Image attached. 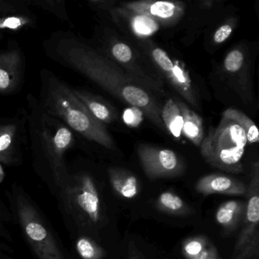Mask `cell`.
Returning <instances> with one entry per match:
<instances>
[{
    "mask_svg": "<svg viewBox=\"0 0 259 259\" xmlns=\"http://www.w3.org/2000/svg\"><path fill=\"white\" fill-rule=\"evenodd\" d=\"M153 60L159 66L165 76L169 79L176 90L188 102L197 107L196 95L192 87V81L184 68L180 66L179 62H174L166 52L160 48H155L151 53Z\"/></svg>",
    "mask_w": 259,
    "mask_h": 259,
    "instance_id": "30bf717a",
    "label": "cell"
},
{
    "mask_svg": "<svg viewBox=\"0 0 259 259\" xmlns=\"http://www.w3.org/2000/svg\"><path fill=\"white\" fill-rule=\"evenodd\" d=\"M16 213L25 238L39 259H66L46 223L25 195L16 198Z\"/></svg>",
    "mask_w": 259,
    "mask_h": 259,
    "instance_id": "8992f818",
    "label": "cell"
},
{
    "mask_svg": "<svg viewBox=\"0 0 259 259\" xmlns=\"http://www.w3.org/2000/svg\"><path fill=\"white\" fill-rule=\"evenodd\" d=\"M220 259V258H219Z\"/></svg>",
    "mask_w": 259,
    "mask_h": 259,
    "instance_id": "d6a6232c",
    "label": "cell"
},
{
    "mask_svg": "<svg viewBox=\"0 0 259 259\" xmlns=\"http://www.w3.org/2000/svg\"><path fill=\"white\" fill-rule=\"evenodd\" d=\"M124 10L137 16H145L162 24L175 23L184 14L185 5L180 2L143 0L124 4Z\"/></svg>",
    "mask_w": 259,
    "mask_h": 259,
    "instance_id": "9c48e42d",
    "label": "cell"
},
{
    "mask_svg": "<svg viewBox=\"0 0 259 259\" xmlns=\"http://www.w3.org/2000/svg\"><path fill=\"white\" fill-rule=\"evenodd\" d=\"M232 31H233V28L230 25H223L217 30L214 35H213V40L216 43H223L230 37Z\"/></svg>",
    "mask_w": 259,
    "mask_h": 259,
    "instance_id": "f1b7e54d",
    "label": "cell"
},
{
    "mask_svg": "<svg viewBox=\"0 0 259 259\" xmlns=\"http://www.w3.org/2000/svg\"><path fill=\"white\" fill-rule=\"evenodd\" d=\"M20 140V128L17 122H0V163L7 165L17 163Z\"/></svg>",
    "mask_w": 259,
    "mask_h": 259,
    "instance_id": "4fadbf2b",
    "label": "cell"
},
{
    "mask_svg": "<svg viewBox=\"0 0 259 259\" xmlns=\"http://www.w3.org/2000/svg\"><path fill=\"white\" fill-rule=\"evenodd\" d=\"M61 189L65 207L77 221L94 225L101 221V199L90 176L69 175Z\"/></svg>",
    "mask_w": 259,
    "mask_h": 259,
    "instance_id": "5b68a950",
    "label": "cell"
},
{
    "mask_svg": "<svg viewBox=\"0 0 259 259\" xmlns=\"http://www.w3.org/2000/svg\"><path fill=\"white\" fill-rule=\"evenodd\" d=\"M75 248L81 259H103L105 255L104 250L87 236L77 239Z\"/></svg>",
    "mask_w": 259,
    "mask_h": 259,
    "instance_id": "7402d4cb",
    "label": "cell"
},
{
    "mask_svg": "<svg viewBox=\"0 0 259 259\" xmlns=\"http://www.w3.org/2000/svg\"><path fill=\"white\" fill-rule=\"evenodd\" d=\"M197 192L203 195L223 194L242 195L246 193L245 185L233 177L222 174H210L198 180L195 186Z\"/></svg>",
    "mask_w": 259,
    "mask_h": 259,
    "instance_id": "7c38bea8",
    "label": "cell"
},
{
    "mask_svg": "<svg viewBox=\"0 0 259 259\" xmlns=\"http://www.w3.org/2000/svg\"><path fill=\"white\" fill-rule=\"evenodd\" d=\"M28 130L34 155L44 160L57 186L69 177L64 156L75 144L72 130L64 122L47 113L33 95L28 97Z\"/></svg>",
    "mask_w": 259,
    "mask_h": 259,
    "instance_id": "3957f363",
    "label": "cell"
},
{
    "mask_svg": "<svg viewBox=\"0 0 259 259\" xmlns=\"http://www.w3.org/2000/svg\"><path fill=\"white\" fill-rule=\"evenodd\" d=\"M72 92L90 113L103 124L110 123L114 119L111 109L101 98L79 89H72Z\"/></svg>",
    "mask_w": 259,
    "mask_h": 259,
    "instance_id": "2e32d148",
    "label": "cell"
},
{
    "mask_svg": "<svg viewBox=\"0 0 259 259\" xmlns=\"http://www.w3.org/2000/svg\"><path fill=\"white\" fill-rule=\"evenodd\" d=\"M40 78L39 104L47 113L60 119L85 139L107 149L115 150L114 141L104 124L90 113L72 89L46 69L40 72Z\"/></svg>",
    "mask_w": 259,
    "mask_h": 259,
    "instance_id": "7a4b0ae2",
    "label": "cell"
},
{
    "mask_svg": "<svg viewBox=\"0 0 259 259\" xmlns=\"http://www.w3.org/2000/svg\"><path fill=\"white\" fill-rule=\"evenodd\" d=\"M244 57L242 53L238 50H233L229 53L224 60V67L228 72L234 73L242 68Z\"/></svg>",
    "mask_w": 259,
    "mask_h": 259,
    "instance_id": "484cf974",
    "label": "cell"
},
{
    "mask_svg": "<svg viewBox=\"0 0 259 259\" xmlns=\"http://www.w3.org/2000/svg\"><path fill=\"white\" fill-rule=\"evenodd\" d=\"M196 259H219L218 250L213 245L208 244L207 248L201 252Z\"/></svg>",
    "mask_w": 259,
    "mask_h": 259,
    "instance_id": "f546056e",
    "label": "cell"
},
{
    "mask_svg": "<svg viewBox=\"0 0 259 259\" xmlns=\"http://www.w3.org/2000/svg\"><path fill=\"white\" fill-rule=\"evenodd\" d=\"M160 211L172 215H187L192 212L189 206L174 192L166 191L159 195L156 203Z\"/></svg>",
    "mask_w": 259,
    "mask_h": 259,
    "instance_id": "d6986e66",
    "label": "cell"
},
{
    "mask_svg": "<svg viewBox=\"0 0 259 259\" xmlns=\"http://www.w3.org/2000/svg\"><path fill=\"white\" fill-rule=\"evenodd\" d=\"M245 211V203L234 200L226 201L218 207L215 218L227 231H233L243 220Z\"/></svg>",
    "mask_w": 259,
    "mask_h": 259,
    "instance_id": "5bb4252c",
    "label": "cell"
},
{
    "mask_svg": "<svg viewBox=\"0 0 259 259\" xmlns=\"http://www.w3.org/2000/svg\"><path fill=\"white\" fill-rule=\"evenodd\" d=\"M137 153L144 171L149 179L175 177L183 171V163L172 150L143 145L138 148Z\"/></svg>",
    "mask_w": 259,
    "mask_h": 259,
    "instance_id": "ba28073f",
    "label": "cell"
},
{
    "mask_svg": "<svg viewBox=\"0 0 259 259\" xmlns=\"http://www.w3.org/2000/svg\"><path fill=\"white\" fill-rule=\"evenodd\" d=\"M48 51L50 57L56 61L79 72L122 102L140 110L159 128H165L161 110L154 100L108 57L69 34L53 37Z\"/></svg>",
    "mask_w": 259,
    "mask_h": 259,
    "instance_id": "6da1fadb",
    "label": "cell"
},
{
    "mask_svg": "<svg viewBox=\"0 0 259 259\" xmlns=\"http://www.w3.org/2000/svg\"><path fill=\"white\" fill-rule=\"evenodd\" d=\"M4 170H3L2 166L0 165V182L2 181L3 178H4Z\"/></svg>",
    "mask_w": 259,
    "mask_h": 259,
    "instance_id": "4dcf8cb0",
    "label": "cell"
},
{
    "mask_svg": "<svg viewBox=\"0 0 259 259\" xmlns=\"http://www.w3.org/2000/svg\"><path fill=\"white\" fill-rule=\"evenodd\" d=\"M222 116L234 120L237 122L246 133L247 141L249 143H257L259 133L255 123L245 113L236 109L229 108L223 113Z\"/></svg>",
    "mask_w": 259,
    "mask_h": 259,
    "instance_id": "44dd1931",
    "label": "cell"
},
{
    "mask_svg": "<svg viewBox=\"0 0 259 259\" xmlns=\"http://www.w3.org/2000/svg\"><path fill=\"white\" fill-rule=\"evenodd\" d=\"M132 25L134 31L141 35H149L157 29L154 21L145 16L137 15H136V17L132 22Z\"/></svg>",
    "mask_w": 259,
    "mask_h": 259,
    "instance_id": "d4e9b609",
    "label": "cell"
},
{
    "mask_svg": "<svg viewBox=\"0 0 259 259\" xmlns=\"http://www.w3.org/2000/svg\"><path fill=\"white\" fill-rule=\"evenodd\" d=\"M112 187L122 198H134L139 194L137 178L131 172L118 168L109 169Z\"/></svg>",
    "mask_w": 259,
    "mask_h": 259,
    "instance_id": "9a60e30c",
    "label": "cell"
},
{
    "mask_svg": "<svg viewBox=\"0 0 259 259\" xmlns=\"http://www.w3.org/2000/svg\"><path fill=\"white\" fill-rule=\"evenodd\" d=\"M29 1H13V0H0V14L3 16L19 13L25 10Z\"/></svg>",
    "mask_w": 259,
    "mask_h": 259,
    "instance_id": "83f0119b",
    "label": "cell"
},
{
    "mask_svg": "<svg viewBox=\"0 0 259 259\" xmlns=\"http://www.w3.org/2000/svg\"><path fill=\"white\" fill-rule=\"evenodd\" d=\"M112 55L115 60L122 63H128L133 58V51L131 48L124 43L115 44L111 48Z\"/></svg>",
    "mask_w": 259,
    "mask_h": 259,
    "instance_id": "4316f807",
    "label": "cell"
},
{
    "mask_svg": "<svg viewBox=\"0 0 259 259\" xmlns=\"http://www.w3.org/2000/svg\"><path fill=\"white\" fill-rule=\"evenodd\" d=\"M208 244V241L204 236L189 238L183 242V254L187 259H196L207 248Z\"/></svg>",
    "mask_w": 259,
    "mask_h": 259,
    "instance_id": "603a6c76",
    "label": "cell"
},
{
    "mask_svg": "<svg viewBox=\"0 0 259 259\" xmlns=\"http://www.w3.org/2000/svg\"><path fill=\"white\" fill-rule=\"evenodd\" d=\"M128 259H139V256L136 255V254H131L128 257Z\"/></svg>",
    "mask_w": 259,
    "mask_h": 259,
    "instance_id": "1f68e13d",
    "label": "cell"
},
{
    "mask_svg": "<svg viewBox=\"0 0 259 259\" xmlns=\"http://www.w3.org/2000/svg\"><path fill=\"white\" fill-rule=\"evenodd\" d=\"M247 204L244 214L243 225L235 247L238 253L258 251L259 245V164L252 163L251 180L246 191Z\"/></svg>",
    "mask_w": 259,
    "mask_h": 259,
    "instance_id": "52a82bcc",
    "label": "cell"
},
{
    "mask_svg": "<svg viewBox=\"0 0 259 259\" xmlns=\"http://www.w3.org/2000/svg\"><path fill=\"white\" fill-rule=\"evenodd\" d=\"M24 74L23 54L16 44L0 51V94L9 95L19 89Z\"/></svg>",
    "mask_w": 259,
    "mask_h": 259,
    "instance_id": "8fae6325",
    "label": "cell"
},
{
    "mask_svg": "<svg viewBox=\"0 0 259 259\" xmlns=\"http://www.w3.org/2000/svg\"><path fill=\"white\" fill-rule=\"evenodd\" d=\"M161 119L165 128L176 139H180L182 135L183 125V116L180 102L174 99L166 101L161 110Z\"/></svg>",
    "mask_w": 259,
    "mask_h": 259,
    "instance_id": "ac0fdd59",
    "label": "cell"
},
{
    "mask_svg": "<svg viewBox=\"0 0 259 259\" xmlns=\"http://www.w3.org/2000/svg\"><path fill=\"white\" fill-rule=\"evenodd\" d=\"M34 19L25 13H16L0 17V37L5 31H19L34 25Z\"/></svg>",
    "mask_w": 259,
    "mask_h": 259,
    "instance_id": "ffe728a7",
    "label": "cell"
},
{
    "mask_svg": "<svg viewBox=\"0 0 259 259\" xmlns=\"http://www.w3.org/2000/svg\"><path fill=\"white\" fill-rule=\"evenodd\" d=\"M180 107L183 116L182 134L195 146H201L204 139L202 119L197 113L188 108L183 103L180 102Z\"/></svg>",
    "mask_w": 259,
    "mask_h": 259,
    "instance_id": "e0dca14e",
    "label": "cell"
},
{
    "mask_svg": "<svg viewBox=\"0 0 259 259\" xmlns=\"http://www.w3.org/2000/svg\"><path fill=\"white\" fill-rule=\"evenodd\" d=\"M30 2V1H29ZM30 4H34L45 11L55 15L59 19L63 21H69V16L66 11V4L63 0H43V1H32Z\"/></svg>",
    "mask_w": 259,
    "mask_h": 259,
    "instance_id": "cb8c5ba5",
    "label": "cell"
},
{
    "mask_svg": "<svg viewBox=\"0 0 259 259\" xmlns=\"http://www.w3.org/2000/svg\"><path fill=\"white\" fill-rule=\"evenodd\" d=\"M247 142L245 130L234 120L222 116L216 128H210L200 148L209 164L226 172H240Z\"/></svg>",
    "mask_w": 259,
    "mask_h": 259,
    "instance_id": "277c9868",
    "label": "cell"
}]
</instances>
